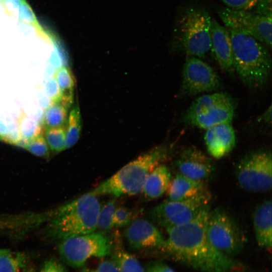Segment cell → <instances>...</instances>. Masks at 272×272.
Masks as SVG:
<instances>
[{
  "instance_id": "34",
  "label": "cell",
  "mask_w": 272,
  "mask_h": 272,
  "mask_svg": "<svg viewBox=\"0 0 272 272\" xmlns=\"http://www.w3.org/2000/svg\"><path fill=\"white\" fill-rule=\"evenodd\" d=\"M144 268L145 272H175L168 264L160 261L150 262Z\"/></svg>"
},
{
  "instance_id": "39",
  "label": "cell",
  "mask_w": 272,
  "mask_h": 272,
  "mask_svg": "<svg viewBox=\"0 0 272 272\" xmlns=\"http://www.w3.org/2000/svg\"><path fill=\"white\" fill-rule=\"evenodd\" d=\"M1 1H6V0H1Z\"/></svg>"
},
{
  "instance_id": "28",
  "label": "cell",
  "mask_w": 272,
  "mask_h": 272,
  "mask_svg": "<svg viewBox=\"0 0 272 272\" xmlns=\"http://www.w3.org/2000/svg\"><path fill=\"white\" fill-rule=\"evenodd\" d=\"M22 147L38 157H47L49 155V147L41 134L28 141Z\"/></svg>"
},
{
  "instance_id": "26",
  "label": "cell",
  "mask_w": 272,
  "mask_h": 272,
  "mask_svg": "<svg viewBox=\"0 0 272 272\" xmlns=\"http://www.w3.org/2000/svg\"><path fill=\"white\" fill-rule=\"evenodd\" d=\"M65 135L64 126L46 129L45 139L52 151L60 152L66 149Z\"/></svg>"
},
{
  "instance_id": "17",
  "label": "cell",
  "mask_w": 272,
  "mask_h": 272,
  "mask_svg": "<svg viewBox=\"0 0 272 272\" xmlns=\"http://www.w3.org/2000/svg\"><path fill=\"white\" fill-rule=\"evenodd\" d=\"M272 205L266 200L253 213V225L256 242L260 247L270 250L272 246Z\"/></svg>"
},
{
  "instance_id": "30",
  "label": "cell",
  "mask_w": 272,
  "mask_h": 272,
  "mask_svg": "<svg viewBox=\"0 0 272 272\" xmlns=\"http://www.w3.org/2000/svg\"><path fill=\"white\" fill-rule=\"evenodd\" d=\"M80 272H120L116 263L111 259L102 261L94 267L84 266L81 268Z\"/></svg>"
},
{
  "instance_id": "15",
  "label": "cell",
  "mask_w": 272,
  "mask_h": 272,
  "mask_svg": "<svg viewBox=\"0 0 272 272\" xmlns=\"http://www.w3.org/2000/svg\"><path fill=\"white\" fill-rule=\"evenodd\" d=\"M204 140L207 151L212 157L219 159L226 156L236 144L231 122L220 123L206 129Z\"/></svg>"
},
{
  "instance_id": "1",
  "label": "cell",
  "mask_w": 272,
  "mask_h": 272,
  "mask_svg": "<svg viewBox=\"0 0 272 272\" xmlns=\"http://www.w3.org/2000/svg\"><path fill=\"white\" fill-rule=\"evenodd\" d=\"M210 209L204 208L189 222L166 228L163 250L180 263L201 272H232L235 261L219 252L208 237L206 226Z\"/></svg>"
},
{
  "instance_id": "13",
  "label": "cell",
  "mask_w": 272,
  "mask_h": 272,
  "mask_svg": "<svg viewBox=\"0 0 272 272\" xmlns=\"http://www.w3.org/2000/svg\"><path fill=\"white\" fill-rule=\"evenodd\" d=\"M129 247L134 251L150 249L163 250L165 240L160 231L151 222L138 219L127 227L125 233Z\"/></svg>"
},
{
  "instance_id": "6",
  "label": "cell",
  "mask_w": 272,
  "mask_h": 272,
  "mask_svg": "<svg viewBox=\"0 0 272 272\" xmlns=\"http://www.w3.org/2000/svg\"><path fill=\"white\" fill-rule=\"evenodd\" d=\"M236 106L234 99L227 93L204 95L193 101L183 120L187 125L206 129L220 123L231 122Z\"/></svg>"
},
{
  "instance_id": "9",
  "label": "cell",
  "mask_w": 272,
  "mask_h": 272,
  "mask_svg": "<svg viewBox=\"0 0 272 272\" xmlns=\"http://www.w3.org/2000/svg\"><path fill=\"white\" fill-rule=\"evenodd\" d=\"M206 231L212 245L229 258L238 254L244 246L245 238L241 231L233 219L222 210H210Z\"/></svg>"
},
{
  "instance_id": "25",
  "label": "cell",
  "mask_w": 272,
  "mask_h": 272,
  "mask_svg": "<svg viewBox=\"0 0 272 272\" xmlns=\"http://www.w3.org/2000/svg\"><path fill=\"white\" fill-rule=\"evenodd\" d=\"M18 126L21 138L19 146L22 147L28 141L41 134L40 125L24 113L18 117Z\"/></svg>"
},
{
  "instance_id": "23",
  "label": "cell",
  "mask_w": 272,
  "mask_h": 272,
  "mask_svg": "<svg viewBox=\"0 0 272 272\" xmlns=\"http://www.w3.org/2000/svg\"><path fill=\"white\" fill-rule=\"evenodd\" d=\"M111 258L116 263L120 272H145L138 259L122 248L112 247Z\"/></svg>"
},
{
  "instance_id": "31",
  "label": "cell",
  "mask_w": 272,
  "mask_h": 272,
  "mask_svg": "<svg viewBox=\"0 0 272 272\" xmlns=\"http://www.w3.org/2000/svg\"><path fill=\"white\" fill-rule=\"evenodd\" d=\"M63 263L55 257L47 258L43 262L39 272H67Z\"/></svg>"
},
{
  "instance_id": "21",
  "label": "cell",
  "mask_w": 272,
  "mask_h": 272,
  "mask_svg": "<svg viewBox=\"0 0 272 272\" xmlns=\"http://www.w3.org/2000/svg\"><path fill=\"white\" fill-rule=\"evenodd\" d=\"M29 265V257L22 252L7 249L0 255V272H22Z\"/></svg>"
},
{
  "instance_id": "22",
  "label": "cell",
  "mask_w": 272,
  "mask_h": 272,
  "mask_svg": "<svg viewBox=\"0 0 272 272\" xmlns=\"http://www.w3.org/2000/svg\"><path fill=\"white\" fill-rule=\"evenodd\" d=\"M67 109L60 102H51L43 115V125L46 128L63 126L67 119Z\"/></svg>"
},
{
  "instance_id": "12",
  "label": "cell",
  "mask_w": 272,
  "mask_h": 272,
  "mask_svg": "<svg viewBox=\"0 0 272 272\" xmlns=\"http://www.w3.org/2000/svg\"><path fill=\"white\" fill-rule=\"evenodd\" d=\"M221 86L214 69L199 58L186 56L183 64L179 97H188L215 91Z\"/></svg>"
},
{
  "instance_id": "11",
  "label": "cell",
  "mask_w": 272,
  "mask_h": 272,
  "mask_svg": "<svg viewBox=\"0 0 272 272\" xmlns=\"http://www.w3.org/2000/svg\"><path fill=\"white\" fill-rule=\"evenodd\" d=\"M218 13L227 28L245 32L271 49V17L227 7L219 9Z\"/></svg>"
},
{
  "instance_id": "38",
  "label": "cell",
  "mask_w": 272,
  "mask_h": 272,
  "mask_svg": "<svg viewBox=\"0 0 272 272\" xmlns=\"http://www.w3.org/2000/svg\"><path fill=\"white\" fill-rule=\"evenodd\" d=\"M7 249H0V255L4 252Z\"/></svg>"
},
{
  "instance_id": "36",
  "label": "cell",
  "mask_w": 272,
  "mask_h": 272,
  "mask_svg": "<svg viewBox=\"0 0 272 272\" xmlns=\"http://www.w3.org/2000/svg\"><path fill=\"white\" fill-rule=\"evenodd\" d=\"M258 121H262L267 124H271V105H269L268 108L258 118Z\"/></svg>"
},
{
  "instance_id": "4",
  "label": "cell",
  "mask_w": 272,
  "mask_h": 272,
  "mask_svg": "<svg viewBox=\"0 0 272 272\" xmlns=\"http://www.w3.org/2000/svg\"><path fill=\"white\" fill-rule=\"evenodd\" d=\"M100 208L97 196L91 192L63 205L48 226L49 235L60 241L94 232Z\"/></svg>"
},
{
  "instance_id": "20",
  "label": "cell",
  "mask_w": 272,
  "mask_h": 272,
  "mask_svg": "<svg viewBox=\"0 0 272 272\" xmlns=\"http://www.w3.org/2000/svg\"><path fill=\"white\" fill-rule=\"evenodd\" d=\"M53 78L56 81L60 91L58 102L69 108L73 102L75 86V79L71 71L67 67L62 66L55 71Z\"/></svg>"
},
{
  "instance_id": "14",
  "label": "cell",
  "mask_w": 272,
  "mask_h": 272,
  "mask_svg": "<svg viewBox=\"0 0 272 272\" xmlns=\"http://www.w3.org/2000/svg\"><path fill=\"white\" fill-rule=\"evenodd\" d=\"M176 166L179 173L202 182L210 177L215 171L212 159L193 146L183 150L176 161Z\"/></svg>"
},
{
  "instance_id": "27",
  "label": "cell",
  "mask_w": 272,
  "mask_h": 272,
  "mask_svg": "<svg viewBox=\"0 0 272 272\" xmlns=\"http://www.w3.org/2000/svg\"><path fill=\"white\" fill-rule=\"evenodd\" d=\"M115 203V199H112L100 208L97 220V229L104 231L110 230L113 227V218L116 209Z\"/></svg>"
},
{
  "instance_id": "19",
  "label": "cell",
  "mask_w": 272,
  "mask_h": 272,
  "mask_svg": "<svg viewBox=\"0 0 272 272\" xmlns=\"http://www.w3.org/2000/svg\"><path fill=\"white\" fill-rule=\"evenodd\" d=\"M171 181L169 170L164 165L160 164L150 173L142 191L149 199L158 198L167 191Z\"/></svg>"
},
{
  "instance_id": "18",
  "label": "cell",
  "mask_w": 272,
  "mask_h": 272,
  "mask_svg": "<svg viewBox=\"0 0 272 272\" xmlns=\"http://www.w3.org/2000/svg\"><path fill=\"white\" fill-rule=\"evenodd\" d=\"M206 190L203 182L191 179L179 173L171 181L168 189V199L179 200L187 199Z\"/></svg>"
},
{
  "instance_id": "29",
  "label": "cell",
  "mask_w": 272,
  "mask_h": 272,
  "mask_svg": "<svg viewBox=\"0 0 272 272\" xmlns=\"http://www.w3.org/2000/svg\"><path fill=\"white\" fill-rule=\"evenodd\" d=\"M132 218V213L126 208H116L113 218V227H121L126 226L130 223Z\"/></svg>"
},
{
  "instance_id": "37",
  "label": "cell",
  "mask_w": 272,
  "mask_h": 272,
  "mask_svg": "<svg viewBox=\"0 0 272 272\" xmlns=\"http://www.w3.org/2000/svg\"><path fill=\"white\" fill-rule=\"evenodd\" d=\"M22 272H36V271L33 266L29 264Z\"/></svg>"
},
{
  "instance_id": "7",
  "label": "cell",
  "mask_w": 272,
  "mask_h": 272,
  "mask_svg": "<svg viewBox=\"0 0 272 272\" xmlns=\"http://www.w3.org/2000/svg\"><path fill=\"white\" fill-rule=\"evenodd\" d=\"M112 247V242L105 234L93 232L60 240L58 251L63 263L73 268H81L92 257L109 255Z\"/></svg>"
},
{
  "instance_id": "3",
  "label": "cell",
  "mask_w": 272,
  "mask_h": 272,
  "mask_svg": "<svg viewBox=\"0 0 272 272\" xmlns=\"http://www.w3.org/2000/svg\"><path fill=\"white\" fill-rule=\"evenodd\" d=\"M172 153L167 145L157 146L140 155L90 191L96 196L115 197L141 192L150 173Z\"/></svg>"
},
{
  "instance_id": "2",
  "label": "cell",
  "mask_w": 272,
  "mask_h": 272,
  "mask_svg": "<svg viewBox=\"0 0 272 272\" xmlns=\"http://www.w3.org/2000/svg\"><path fill=\"white\" fill-rule=\"evenodd\" d=\"M232 44L235 71L247 87L263 88L271 71V58L267 48L250 35L227 28Z\"/></svg>"
},
{
  "instance_id": "16",
  "label": "cell",
  "mask_w": 272,
  "mask_h": 272,
  "mask_svg": "<svg viewBox=\"0 0 272 272\" xmlns=\"http://www.w3.org/2000/svg\"><path fill=\"white\" fill-rule=\"evenodd\" d=\"M211 49L221 69L232 75L234 72L232 48L230 34L226 27L220 25L215 20H211Z\"/></svg>"
},
{
  "instance_id": "8",
  "label": "cell",
  "mask_w": 272,
  "mask_h": 272,
  "mask_svg": "<svg viewBox=\"0 0 272 272\" xmlns=\"http://www.w3.org/2000/svg\"><path fill=\"white\" fill-rule=\"evenodd\" d=\"M236 175L240 186L250 192H264L272 186L270 150L260 149L242 158L237 164Z\"/></svg>"
},
{
  "instance_id": "33",
  "label": "cell",
  "mask_w": 272,
  "mask_h": 272,
  "mask_svg": "<svg viewBox=\"0 0 272 272\" xmlns=\"http://www.w3.org/2000/svg\"><path fill=\"white\" fill-rule=\"evenodd\" d=\"M46 94L50 98L51 102H58L60 100V94L58 86L53 79L49 80L46 84Z\"/></svg>"
},
{
  "instance_id": "10",
  "label": "cell",
  "mask_w": 272,
  "mask_h": 272,
  "mask_svg": "<svg viewBox=\"0 0 272 272\" xmlns=\"http://www.w3.org/2000/svg\"><path fill=\"white\" fill-rule=\"evenodd\" d=\"M211 195L208 190L194 197L179 200L168 199L151 211L152 219L165 228L185 224L209 205Z\"/></svg>"
},
{
  "instance_id": "5",
  "label": "cell",
  "mask_w": 272,
  "mask_h": 272,
  "mask_svg": "<svg viewBox=\"0 0 272 272\" xmlns=\"http://www.w3.org/2000/svg\"><path fill=\"white\" fill-rule=\"evenodd\" d=\"M211 18L205 9L190 7L183 12L176 29L175 42L186 56L202 58L211 49Z\"/></svg>"
},
{
  "instance_id": "32",
  "label": "cell",
  "mask_w": 272,
  "mask_h": 272,
  "mask_svg": "<svg viewBox=\"0 0 272 272\" xmlns=\"http://www.w3.org/2000/svg\"><path fill=\"white\" fill-rule=\"evenodd\" d=\"M227 8L239 10L250 11L255 7L257 0H221Z\"/></svg>"
},
{
  "instance_id": "35",
  "label": "cell",
  "mask_w": 272,
  "mask_h": 272,
  "mask_svg": "<svg viewBox=\"0 0 272 272\" xmlns=\"http://www.w3.org/2000/svg\"><path fill=\"white\" fill-rule=\"evenodd\" d=\"M254 8L255 14L271 17V0H257Z\"/></svg>"
},
{
  "instance_id": "24",
  "label": "cell",
  "mask_w": 272,
  "mask_h": 272,
  "mask_svg": "<svg viewBox=\"0 0 272 272\" xmlns=\"http://www.w3.org/2000/svg\"><path fill=\"white\" fill-rule=\"evenodd\" d=\"M81 118L79 107H74L70 112L65 130V148L72 147L78 142L81 130Z\"/></svg>"
}]
</instances>
